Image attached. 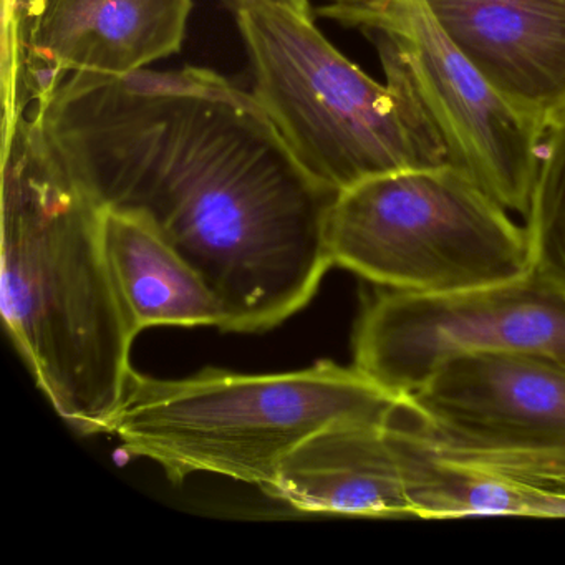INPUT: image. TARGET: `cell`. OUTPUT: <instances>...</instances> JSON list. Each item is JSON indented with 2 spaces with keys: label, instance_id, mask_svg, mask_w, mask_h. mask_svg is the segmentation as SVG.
I'll return each mask as SVG.
<instances>
[{
  "label": "cell",
  "instance_id": "cell-13",
  "mask_svg": "<svg viewBox=\"0 0 565 565\" xmlns=\"http://www.w3.org/2000/svg\"><path fill=\"white\" fill-rule=\"evenodd\" d=\"M392 435L402 462L406 498L416 518H565V488L539 484L439 455L413 435L402 422V412L392 423Z\"/></svg>",
  "mask_w": 565,
  "mask_h": 565
},
{
  "label": "cell",
  "instance_id": "cell-15",
  "mask_svg": "<svg viewBox=\"0 0 565 565\" xmlns=\"http://www.w3.org/2000/svg\"><path fill=\"white\" fill-rule=\"evenodd\" d=\"M269 2L299 12V14L307 15V18H316L310 0H269Z\"/></svg>",
  "mask_w": 565,
  "mask_h": 565
},
{
  "label": "cell",
  "instance_id": "cell-10",
  "mask_svg": "<svg viewBox=\"0 0 565 565\" xmlns=\"http://www.w3.org/2000/svg\"><path fill=\"white\" fill-rule=\"evenodd\" d=\"M193 0H21V39L68 72L120 75L178 54Z\"/></svg>",
  "mask_w": 565,
  "mask_h": 565
},
{
  "label": "cell",
  "instance_id": "cell-2",
  "mask_svg": "<svg viewBox=\"0 0 565 565\" xmlns=\"http://www.w3.org/2000/svg\"><path fill=\"white\" fill-rule=\"evenodd\" d=\"M0 307L55 412L84 435L110 431L137 333L108 266L102 206L21 115L2 134Z\"/></svg>",
  "mask_w": 565,
  "mask_h": 565
},
{
  "label": "cell",
  "instance_id": "cell-14",
  "mask_svg": "<svg viewBox=\"0 0 565 565\" xmlns=\"http://www.w3.org/2000/svg\"><path fill=\"white\" fill-rule=\"evenodd\" d=\"M525 220L534 273L565 290V115L542 141Z\"/></svg>",
  "mask_w": 565,
  "mask_h": 565
},
{
  "label": "cell",
  "instance_id": "cell-8",
  "mask_svg": "<svg viewBox=\"0 0 565 565\" xmlns=\"http://www.w3.org/2000/svg\"><path fill=\"white\" fill-rule=\"evenodd\" d=\"M512 353L565 366V290L524 279L443 296L383 289L360 313L353 365L396 395L459 355Z\"/></svg>",
  "mask_w": 565,
  "mask_h": 565
},
{
  "label": "cell",
  "instance_id": "cell-1",
  "mask_svg": "<svg viewBox=\"0 0 565 565\" xmlns=\"http://www.w3.org/2000/svg\"><path fill=\"white\" fill-rule=\"evenodd\" d=\"M29 115L102 207L145 217L203 277L221 330L274 329L333 267L335 194L297 163L253 92L223 75L72 72Z\"/></svg>",
  "mask_w": 565,
  "mask_h": 565
},
{
  "label": "cell",
  "instance_id": "cell-6",
  "mask_svg": "<svg viewBox=\"0 0 565 565\" xmlns=\"http://www.w3.org/2000/svg\"><path fill=\"white\" fill-rule=\"evenodd\" d=\"M317 15L359 29L376 51L388 52L435 125L448 163L505 210L525 216L545 134L495 94L452 44L426 0L327 4Z\"/></svg>",
  "mask_w": 565,
  "mask_h": 565
},
{
  "label": "cell",
  "instance_id": "cell-12",
  "mask_svg": "<svg viewBox=\"0 0 565 565\" xmlns=\"http://www.w3.org/2000/svg\"><path fill=\"white\" fill-rule=\"evenodd\" d=\"M108 266L135 333L154 327H217L224 310L203 277L145 217L102 207Z\"/></svg>",
  "mask_w": 565,
  "mask_h": 565
},
{
  "label": "cell",
  "instance_id": "cell-11",
  "mask_svg": "<svg viewBox=\"0 0 565 565\" xmlns=\"http://www.w3.org/2000/svg\"><path fill=\"white\" fill-rule=\"evenodd\" d=\"M392 423L319 433L284 461L266 494L307 514L413 515Z\"/></svg>",
  "mask_w": 565,
  "mask_h": 565
},
{
  "label": "cell",
  "instance_id": "cell-3",
  "mask_svg": "<svg viewBox=\"0 0 565 565\" xmlns=\"http://www.w3.org/2000/svg\"><path fill=\"white\" fill-rule=\"evenodd\" d=\"M403 405V396L355 365L332 360L270 375L206 369L154 379L134 370L108 435L171 481L207 472L266 492L313 436L342 425H388Z\"/></svg>",
  "mask_w": 565,
  "mask_h": 565
},
{
  "label": "cell",
  "instance_id": "cell-7",
  "mask_svg": "<svg viewBox=\"0 0 565 565\" xmlns=\"http://www.w3.org/2000/svg\"><path fill=\"white\" fill-rule=\"evenodd\" d=\"M402 422L439 455L565 488V366L459 355L405 396Z\"/></svg>",
  "mask_w": 565,
  "mask_h": 565
},
{
  "label": "cell",
  "instance_id": "cell-5",
  "mask_svg": "<svg viewBox=\"0 0 565 565\" xmlns=\"http://www.w3.org/2000/svg\"><path fill=\"white\" fill-rule=\"evenodd\" d=\"M327 246L333 266L412 296L465 292L534 273L527 230L449 163L376 174L337 193Z\"/></svg>",
  "mask_w": 565,
  "mask_h": 565
},
{
  "label": "cell",
  "instance_id": "cell-9",
  "mask_svg": "<svg viewBox=\"0 0 565 565\" xmlns=\"http://www.w3.org/2000/svg\"><path fill=\"white\" fill-rule=\"evenodd\" d=\"M452 44L547 134L565 115V0H426Z\"/></svg>",
  "mask_w": 565,
  "mask_h": 565
},
{
  "label": "cell",
  "instance_id": "cell-4",
  "mask_svg": "<svg viewBox=\"0 0 565 565\" xmlns=\"http://www.w3.org/2000/svg\"><path fill=\"white\" fill-rule=\"evenodd\" d=\"M243 39L253 95L297 163L330 193L376 174L448 163L405 72L379 51V84L307 18L269 0H224Z\"/></svg>",
  "mask_w": 565,
  "mask_h": 565
}]
</instances>
